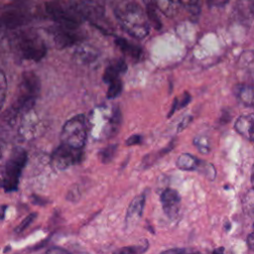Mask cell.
<instances>
[{"label": "cell", "mask_w": 254, "mask_h": 254, "mask_svg": "<svg viewBox=\"0 0 254 254\" xmlns=\"http://www.w3.org/2000/svg\"><path fill=\"white\" fill-rule=\"evenodd\" d=\"M41 82L38 75L33 71H25L22 74L19 92L13 105L7 110L4 119L13 125L19 116L33 109L40 94Z\"/></svg>", "instance_id": "1"}, {"label": "cell", "mask_w": 254, "mask_h": 254, "mask_svg": "<svg viewBox=\"0 0 254 254\" xmlns=\"http://www.w3.org/2000/svg\"><path fill=\"white\" fill-rule=\"evenodd\" d=\"M115 16L120 27L135 39H144L150 30L146 12L134 2H128L115 9Z\"/></svg>", "instance_id": "2"}, {"label": "cell", "mask_w": 254, "mask_h": 254, "mask_svg": "<svg viewBox=\"0 0 254 254\" xmlns=\"http://www.w3.org/2000/svg\"><path fill=\"white\" fill-rule=\"evenodd\" d=\"M14 53L25 61L40 62L47 54L44 40L33 31H21L12 40Z\"/></svg>", "instance_id": "3"}, {"label": "cell", "mask_w": 254, "mask_h": 254, "mask_svg": "<svg viewBox=\"0 0 254 254\" xmlns=\"http://www.w3.org/2000/svg\"><path fill=\"white\" fill-rule=\"evenodd\" d=\"M28 155L25 149L15 147L4 164L0 187L5 191H14L18 189L22 171L27 163Z\"/></svg>", "instance_id": "4"}, {"label": "cell", "mask_w": 254, "mask_h": 254, "mask_svg": "<svg viewBox=\"0 0 254 254\" xmlns=\"http://www.w3.org/2000/svg\"><path fill=\"white\" fill-rule=\"evenodd\" d=\"M87 137L85 117L77 114L68 119L63 126L61 132L62 143L76 149H82Z\"/></svg>", "instance_id": "5"}, {"label": "cell", "mask_w": 254, "mask_h": 254, "mask_svg": "<svg viewBox=\"0 0 254 254\" xmlns=\"http://www.w3.org/2000/svg\"><path fill=\"white\" fill-rule=\"evenodd\" d=\"M46 12L59 26L71 30H76L83 21L69 4L57 0L46 3Z\"/></svg>", "instance_id": "6"}, {"label": "cell", "mask_w": 254, "mask_h": 254, "mask_svg": "<svg viewBox=\"0 0 254 254\" xmlns=\"http://www.w3.org/2000/svg\"><path fill=\"white\" fill-rule=\"evenodd\" d=\"M82 157L81 149L72 148L62 143L52 155V164L57 170H65L77 164Z\"/></svg>", "instance_id": "7"}, {"label": "cell", "mask_w": 254, "mask_h": 254, "mask_svg": "<svg viewBox=\"0 0 254 254\" xmlns=\"http://www.w3.org/2000/svg\"><path fill=\"white\" fill-rule=\"evenodd\" d=\"M71 8L84 20H100L104 15L102 0H68Z\"/></svg>", "instance_id": "8"}, {"label": "cell", "mask_w": 254, "mask_h": 254, "mask_svg": "<svg viewBox=\"0 0 254 254\" xmlns=\"http://www.w3.org/2000/svg\"><path fill=\"white\" fill-rule=\"evenodd\" d=\"M161 203L165 214L170 219L177 218L181 207V195L178 190L168 188L161 193Z\"/></svg>", "instance_id": "9"}, {"label": "cell", "mask_w": 254, "mask_h": 254, "mask_svg": "<svg viewBox=\"0 0 254 254\" xmlns=\"http://www.w3.org/2000/svg\"><path fill=\"white\" fill-rule=\"evenodd\" d=\"M74 31L75 30L67 29L58 25L50 30V34L55 43V46L59 49H63L70 47L79 41V36Z\"/></svg>", "instance_id": "10"}, {"label": "cell", "mask_w": 254, "mask_h": 254, "mask_svg": "<svg viewBox=\"0 0 254 254\" xmlns=\"http://www.w3.org/2000/svg\"><path fill=\"white\" fill-rule=\"evenodd\" d=\"M145 204V193H141L135 196L130 202L125 216V223L127 226H133L136 224L143 214Z\"/></svg>", "instance_id": "11"}, {"label": "cell", "mask_w": 254, "mask_h": 254, "mask_svg": "<svg viewBox=\"0 0 254 254\" xmlns=\"http://www.w3.org/2000/svg\"><path fill=\"white\" fill-rule=\"evenodd\" d=\"M22 117L23 119L19 128V135L26 140L34 138L38 133L40 123L32 113V109L26 112L24 115H22Z\"/></svg>", "instance_id": "12"}, {"label": "cell", "mask_w": 254, "mask_h": 254, "mask_svg": "<svg viewBox=\"0 0 254 254\" xmlns=\"http://www.w3.org/2000/svg\"><path fill=\"white\" fill-rule=\"evenodd\" d=\"M234 128H235V130L238 134H240L241 136L245 137L250 142H252L253 141V136H254V132H253V128H254L253 113L244 114V115L239 116L237 118L235 124H234Z\"/></svg>", "instance_id": "13"}, {"label": "cell", "mask_w": 254, "mask_h": 254, "mask_svg": "<svg viewBox=\"0 0 254 254\" xmlns=\"http://www.w3.org/2000/svg\"><path fill=\"white\" fill-rule=\"evenodd\" d=\"M127 70V64L123 59H118L112 62L104 70L102 79L105 83H109L117 78H120V75Z\"/></svg>", "instance_id": "14"}, {"label": "cell", "mask_w": 254, "mask_h": 254, "mask_svg": "<svg viewBox=\"0 0 254 254\" xmlns=\"http://www.w3.org/2000/svg\"><path fill=\"white\" fill-rule=\"evenodd\" d=\"M115 44L125 55H127L134 61H138L142 56V49L139 46H136V45L128 42L124 38H116Z\"/></svg>", "instance_id": "15"}, {"label": "cell", "mask_w": 254, "mask_h": 254, "mask_svg": "<svg viewBox=\"0 0 254 254\" xmlns=\"http://www.w3.org/2000/svg\"><path fill=\"white\" fill-rule=\"evenodd\" d=\"M155 7L167 17H174L180 6V0H152Z\"/></svg>", "instance_id": "16"}, {"label": "cell", "mask_w": 254, "mask_h": 254, "mask_svg": "<svg viewBox=\"0 0 254 254\" xmlns=\"http://www.w3.org/2000/svg\"><path fill=\"white\" fill-rule=\"evenodd\" d=\"M199 159H197L195 156L189 153H184L178 157L176 165L180 170L183 171H195Z\"/></svg>", "instance_id": "17"}, {"label": "cell", "mask_w": 254, "mask_h": 254, "mask_svg": "<svg viewBox=\"0 0 254 254\" xmlns=\"http://www.w3.org/2000/svg\"><path fill=\"white\" fill-rule=\"evenodd\" d=\"M180 2L181 6H183L184 9L187 11L191 21L196 22L200 14L199 0H180Z\"/></svg>", "instance_id": "18"}, {"label": "cell", "mask_w": 254, "mask_h": 254, "mask_svg": "<svg viewBox=\"0 0 254 254\" xmlns=\"http://www.w3.org/2000/svg\"><path fill=\"white\" fill-rule=\"evenodd\" d=\"M236 96L240 101H242L247 106L253 105V88L250 85L245 84H239L236 86L235 91Z\"/></svg>", "instance_id": "19"}, {"label": "cell", "mask_w": 254, "mask_h": 254, "mask_svg": "<svg viewBox=\"0 0 254 254\" xmlns=\"http://www.w3.org/2000/svg\"><path fill=\"white\" fill-rule=\"evenodd\" d=\"M75 57L77 58L78 62L90 63L96 59L97 54H96V51L92 47L83 46L76 50Z\"/></svg>", "instance_id": "20"}, {"label": "cell", "mask_w": 254, "mask_h": 254, "mask_svg": "<svg viewBox=\"0 0 254 254\" xmlns=\"http://www.w3.org/2000/svg\"><path fill=\"white\" fill-rule=\"evenodd\" d=\"M195 171L198 172L199 174L205 176L209 181H213L216 177V171H215L214 166L206 161H203V160H199Z\"/></svg>", "instance_id": "21"}, {"label": "cell", "mask_w": 254, "mask_h": 254, "mask_svg": "<svg viewBox=\"0 0 254 254\" xmlns=\"http://www.w3.org/2000/svg\"><path fill=\"white\" fill-rule=\"evenodd\" d=\"M117 148H118V146L116 144H112V145H109V146L101 149L98 153V157H99L101 163L109 164L110 162H112V160L117 152Z\"/></svg>", "instance_id": "22"}, {"label": "cell", "mask_w": 254, "mask_h": 254, "mask_svg": "<svg viewBox=\"0 0 254 254\" xmlns=\"http://www.w3.org/2000/svg\"><path fill=\"white\" fill-rule=\"evenodd\" d=\"M190 100H191V96H190V94L189 92H187V91H185V92L182 94L181 100H180L178 97H176V98L174 99L173 106H172V108H171L169 114L167 115V117L170 118L177 110L186 107V106L189 104V102H190Z\"/></svg>", "instance_id": "23"}, {"label": "cell", "mask_w": 254, "mask_h": 254, "mask_svg": "<svg viewBox=\"0 0 254 254\" xmlns=\"http://www.w3.org/2000/svg\"><path fill=\"white\" fill-rule=\"evenodd\" d=\"M149 247V243L147 240H143L141 241L140 244L138 245H133V246H127V247H123L119 250H117L116 252L118 253H124V254H135V253H143L145 251H147Z\"/></svg>", "instance_id": "24"}, {"label": "cell", "mask_w": 254, "mask_h": 254, "mask_svg": "<svg viewBox=\"0 0 254 254\" xmlns=\"http://www.w3.org/2000/svg\"><path fill=\"white\" fill-rule=\"evenodd\" d=\"M108 84H109V87L107 90V98L114 99V98L118 97L121 94L122 88H123L121 79L117 78V79L109 82Z\"/></svg>", "instance_id": "25"}, {"label": "cell", "mask_w": 254, "mask_h": 254, "mask_svg": "<svg viewBox=\"0 0 254 254\" xmlns=\"http://www.w3.org/2000/svg\"><path fill=\"white\" fill-rule=\"evenodd\" d=\"M193 144L194 146L198 149V151L202 154H206L209 152V141L207 137H202V136H197L193 139Z\"/></svg>", "instance_id": "26"}, {"label": "cell", "mask_w": 254, "mask_h": 254, "mask_svg": "<svg viewBox=\"0 0 254 254\" xmlns=\"http://www.w3.org/2000/svg\"><path fill=\"white\" fill-rule=\"evenodd\" d=\"M6 93H7V79L3 70L0 69V111L5 102Z\"/></svg>", "instance_id": "27"}, {"label": "cell", "mask_w": 254, "mask_h": 254, "mask_svg": "<svg viewBox=\"0 0 254 254\" xmlns=\"http://www.w3.org/2000/svg\"><path fill=\"white\" fill-rule=\"evenodd\" d=\"M37 212H32L30 214H28L23 220L22 222L15 228V232L16 233H21L23 232L26 228H28V226H30L32 224V222L37 218Z\"/></svg>", "instance_id": "28"}, {"label": "cell", "mask_w": 254, "mask_h": 254, "mask_svg": "<svg viewBox=\"0 0 254 254\" xmlns=\"http://www.w3.org/2000/svg\"><path fill=\"white\" fill-rule=\"evenodd\" d=\"M142 136L139 134H133L128 139H126L125 144L127 146H133V145H139L142 142Z\"/></svg>", "instance_id": "29"}, {"label": "cell", "mask_w": 254, "mask_h": 254, "mask_svg": "<svg viewBox=\"0 0 254 254\" xmlns=\"http://www.w3.org/2000/svg\"><path fill=\"white\" fill-rule=\"evenodd\" d=\"M191 120H192V117H191L190 115H188V116L184 117V118L182 119V121H181V122L179 123V125H178L177 132L180 133V132H182L184 129H186V128L188 127V125L191 122Z\"/></svg>", "instance_id": "30"}, {"label": "cell", "mask_w": 254, "mask_h": 254, "mask_svg": "<svg viewBox=\"0 0 254 254\" xmlns=\"http://www.w3.org/2000/svg\"><path fill=\"white\" fill-rule=\"evenodd\" d=\"M208 4L212 7H222L224 6L229 0H207Z\"/></svg>", "instance_id": "31"}, {"label": "cell", "mask_w": 254, "mask_h": 254, "mask_svg": "<svg viewBox=\"0 0 254 254\" xmlns=\"http://www.w3.org/2000/svg\"><path fill=\"white\" fill-rule=\"evenodd\" d=\"M163 252L164 253H185V252H189V250L184 248H173V249H167Z\"/></svg>", "instance_id": "32"}, {"label": "cell", "mask_w": 254, "mask_h": 254, "mask_svg": "<svg viewBox=\"0 0 254 254\" xmlns=\"http://www.w3.org/2000/svg\"><path fill=\"white\" fill-rule=\"evenodd\" d=\"M33 198V202L34 203H36V204H41V205H44V204H46L47 202H48V200H45V199H43L42 197H39V196H37V195H33L32 196Z\"/></svg>", "instance_id": "33"}, {"label": "cell", "mask_w": 254, "mask_h": 254, "mask_svg": "<svg viewBox=\"0 0 254 254\" xmlns=\"http://www.w3.org/2000/svg\"><path fill=\"white\" fill-rule=\"evenodd\" d=\"M247 244L249 246V248L251 250L254 249V234L253 233H250L248 235V238H247Z\"/></svg>", "instance_id": "34"}, {"label": "cell", "mask_w": 254, "mask_h": 254, "mask_svg": "<svg viewBox=\"0 0 254 254\" xmlns=\"http://www.w3.org/2000/svg\"><path fill=\"white\" fill-rule=\"evenodd\" d=\"M67 251L65 249L63 248H59V247H53L49 250H47V253H66Z\"/></svg>", "instance_id": "35"}, {"label": "cell", "mask_w": 254, "mask_h": 254, "mask_svg": "<svg viewBox=\"0 0 254 254\" xmlns=\"http://www.w3.org/2000/svg\"><path fill=\"white\" fill-rule=\"evenodd\" d=\"M7 32H8V30L5 28V26L3 25V23L0 20V40H2L6 36Z\"/></svg>", "instance_id": "36"}, {"label": "cell", "mask_w": 254, "mask_h": 254, "mask_svg": "<svg viewBox=\"0 0 254 254\" xmlns=\"http://www.w3.org/2000/svg\"><path fill=\"white\" fill-rule=\"evenodd\" d=\"M7 206L6 205H1L0 206V221L4 219V216H5V210H6Z\"/></svg>", "instance_id": "37"}, {"label": "cell", "mask_w": 254, "mask_h": 254, "mask_svg": "<svg viewBox=\"0 0 254 254\" xmlns=\"http://www.w3.org/2000/svg\"><path fill=\"white\" fill-rule=\"evenodd\" d=\"M224 251V248L223 247H220V248H218V249H215L213 252H223Z\"/></svg>", "instance_id": "38"}]
</instances>
